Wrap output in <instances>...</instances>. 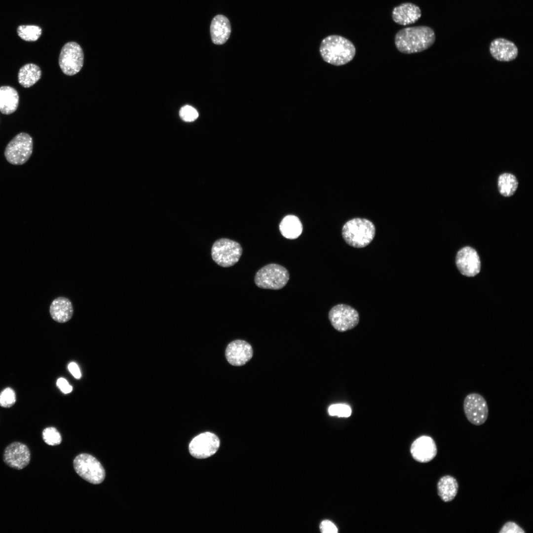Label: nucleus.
Masks as SVG:
<instances>
[{"mask_svg":"<svg viewBox=\"0 0 533 533\" xmlns=\"http://www.w3.org/2000/svg\"><path fill=\"white\" fill-rule=\"evenodd\" d=\"M435 40V34L430 27L418 26L401 29L395 35V45L404 54L417 53L430 47Z\"/></svg>","mask_w":533,"mask_h":533,"instance_id":"nucleus-1","label":"nucleus"},{"mask_svg":"<svg viewBox=\"0 0 533 533\" xmlns=\"http://www.w3.org/2000/svg\"><path fill=\"white\" fill-rule=\"evenodd\" d=\"M319 51L324 61L338 66L350 62L356 53L355 47L351 41L341 36L335 35L322 39Z\"/></svg>","mask_w":533,"mask_h":533,"instance_id":"nucleus-2","label":"nucleus"},{"mask_svg":"<svg viewBox=\"0 0 533 533\" xmlns=\"http://www.w3.org/2000/svg\"><path fill=\"white\" fill-rule=\"evenodd\" d=\"M376 232L374 224L364 218H354L346 222L342 228L345 242L354 248H364L373 240Z\"/></svg>","mask_w":533,"mask_h":533,"instance_id":"nucleus-3","label":"nucleus"},{"mask_svg":"<svg viewBox=\"0 0 533 533\" xmlns=\"http://www.w3.org/2000/svg\"><path fill=\"white\" fill-rule=\"evenodd\" d=\"M289 279V273L283 266L275 264L267 265L256 273L254 281L259 288L278 290L284 287Z\"/></svg>","mask_w":533,"mask_h":533,"instance_id":"nucleus-4","label":"nucleus"},{"mask_svg":"<svg viewBox=\"0 0 533 533\" xmlns=\"http://www.w3.org/2000/svg\"><path fill=\"white\" fill-rule=\"evenodd\" d=\"M33 139L26 133L16 135L7 145L4 152L6 160L10 164L21 165L29 159L33 152Z\"/></svg>","mask_w":533,"mask_h":533,"instance_id":"nucleus-5","label":"nucleus"},{"mask_svg":"<svg viewBox=\"0 0 533 533\" xmlns=\"http://www.w3.org/2000/svg\"><path fill=\"white\" fill-rule=\"evenodd\" d=\"M242 253L239 243L227 238H221L216 241L212 247L211 255L213 260L222 267H229L239 261Z\"/></svg>","mask_w":533,"mask_h":533,"instance_id":"nucleus-6","label":"nucleus"},{"mask_svg":"<svg viewBox=\"0 0 533 533\" xmlns=\"http://www.w3.org/2000/svg\"><path fill=\"white\" fill-rule=\"evenodd\" d=\"M74 467L77 474L87 482L101 483L105 478V471L101 463L94 457L81 454L74 460Z\"/></svg>","mask_w":533,"mask_h":533,"instance_id":"nucleus-7","label":"nucleus"},{"mask_svg":"<svg viewBox=\"0 0 533 533\" xmlns=\"http://www.w3.org/2000/svg\"><path fill=\"white\" fill-rule=\"evenodd\" d=\"M83 53L80 46L75 42H69L62 47L59 57V64L66 75L73 76L78 73L83 64Z\"/></svg>","mask_w":533,"mask_h":533,"instance_id":"nucleus-8","label":"nucleus"},{"mask_svg":"<svg viewBox=\"0 0 533 533\" xmlns=\"http://www.w3.org/2000/svg\"><path fill=\"white\" fill-rule=\"evenodd\" d=\"M328 317L333 327L339 332L353 329L359 321L357 311L345 304H338L332 307L329 312Z\"/></svg>","mask_w":533,"mask_h":533,"instance_id":"nucleus-9","label":"nucleus"},{"mask_svg":"<svg viewBox=\"0 0 533 533\" xmlns=\"http://www.w3.org/2000/svg\"><path fill=\"white\" fill-rule=\"evenodd\" d=\"M463 410L467 420L475 425H481L487 420L489 408L486 399L477 393L468 394L463 401Z\"/></svg>","mask_w":533,"mask_h":533,"instance_id":"nucleus-10","label":"nucleus"},{"mask_svg":"<svg viewBox=\"0 0 533 533\" xmlns=\"http://www.w3.org/2000/svg\"><path fill=\"white\" fill-rule=\"evenodd\" d=\"M220 446V440L214 434L206 432L194 437L189 445V451L193 457L205 458L216 453Z\"/></svg>","mask_w":533,"mask_h":533,"instance_id":"nucleus-11","label":"nucleus"},{"mask_svg":"<svg viewBox=\"0 0 533 533\" xmlns=\"http://www.w3.org/2000/svg\"><path fill=\"white\" fill-rule=\"evenodd\" d=\"M456 263L460 273L466 276H474L480 271L479 255L474 249L469 246L464 247L458 251Z\"/></svg>","mask_w":533,"mask_h":533,"instance_id":"nucleus-12","label":"nucleus"},{"mask_svg":"<svg viewBox=\"0 0 533 533\" xmlns=\"http://www.w3.org/2000/svg\"><path fill=\"white\" fill-rule=\"evenodd\" d=\"M30 459L31 453L28 447L22 443H12L4 450V462L14 469H23L29 464Z\"/></svg>","mask_w":533,"mask_h":533,"instance_id":"nucleus-13","label":"nucleus"},{"mask_svg":"<svg viewBox=\"0 0 533 533\" xmlns=\"http://www.w3.org/2000/svg\"><path fill=\"white\" fill-rule=\"evenodd\" d=\"M253 349L247 342L237 340L230 343L226 349V357L228 363L235 366L245 364L253 356Z\"/></svg>","mask_w":533,"mask_h":533,"instance_id":"nucleus-14","label":"nucleus"},{"mask_svg":"<svg viewBox=\"0 0 533 533\" xmlns=\"http://www.w3.org/2000/svg\"><path fill=\"white\" fill-rule=\"evenodd\" d=\"M412 456L416 461L425 463L436 456L437 449L434 440L430 436L423 435L416 439L411 447Z\"/></svg>","mask_w":533,"mask_h":533,"instance_id":"nucleus-15","label":"nucleus"},{"mask_svg":"<svg viewBox=\"0 0 533 533\" xmlns=\"http://www.w3.org/2000/svg\"><path fill=\"white\" fill-rule=\"evenodd\" d=\"M489 50L492 56L500 62L513 61L518 54V49L516 44L502 38L493 40L490 43Z\"/></svg>","mask_w":533,"mask_h":533,"instance_id":"nucleus-16","label":"nucleus"},{"mask_svg":"<svg viewBox=\"0 0 533 533\" xmlns=\"http://www.w3.org/2000/svg\"><path fill=\"white\" fill-rule=\"evenodd\" d=\"M421 11L417 5L405 2L395 7L392 12V18L396 23L405 26L416 22L421 17Z\"/></svg>","mask_w":533,"mask_h":533,"instance_id":"nucleus-17","label":"nucleus"},{"mask_svg":"<svg viewBox=\"0 0 533 533\" xmlns=\"http://www.w3.org/2000/svg\"><path fill=\"white\" fill-rule=\"evenodd\" d=\"M49 313L53 320L58 323H64L69 321L74 314L71 301L63 296L55 298L50 304Z\"/></svg>","mask_w":533,"mask_h":533,"instance_id":"nucleus-18","label":"nucleus"},{"mask_svg":"<svg viewBox=\"0 0 533 533\" xmlns=\"http://www.w3.org/2000/svg\"><path fill=\"white\" fill-rule=\"evenodd\" d=\"M231 26L229 20L223 15L215 16L210 25V34L212 42L217 45L225 43L229 37Z\"/></svg>","mask_w":533,"mask_h":533,"instance_id":"nucleus-19","label":"nucleus"},{"mask_svg":"<svg viewBox=\"0 0 533 533\" xmlns=\"http://www.w3.org/2000/svg\"><path fill=\"white\" fill-rule=\"evenodd\" d=\"M19 101L18 92L9 86L0 87V111L4 114H10L17 110Z\"/></svg>","mask_w":533,"mask_h":533,"instance_id":"nucleus-20","label":"nucleus"},{"mask_svg":"<svg viewBox=\"0 0 533 533\" xmlns=\"http://www.w3.org/2000/svg\"><path fill=\"white\" fill-rule=\"evenodd\" d=\"M437 489L438 495L445 502L453 500L457 495L458 485L455 478L451 475H445L439 480Z\"/></svg>","mask_w":533,"mask_h":533,"instance_id":"nucleus-21","label":"nucleus"},{"mask_svg":"<svg viewBox=\"0 0 533 533\" xmlns=\"http://www.w3.org/2000/svg\"><path fill=\"white\" fill-rule=\"evenodd\" d=\"M41 76V71L40 68L35 64L28 63L20 69L18 74V80L23 87L29 88L38 81Z\"/></svg>","mask_w":533,"mask_h":533,"instance_id":"nucleus-22","label":"nucleus"},{"mask_svg":"<svg viewBox=\"0 0 533 533\" xmlns=\"http://www.w3.org/2000/svg\"><path fill=\"white\" fill-rule=\"evenodd\" d=\"M281 234L285 238L294 239L298 238L303 231V226L299 219L292 215L285 216L279 225Z\"/></svg>","mask_w":533,"mask_h":533,"instance_id":"nucleus-23","label":"nucleus"},{"mask_svg":"<svg viewBox=\"0 0 533 533\" xmlns=\"http://www.w3.org/2000/svg\"><path fill=\"white\" fill-rule=\"evenodd\" d=\"M518 182L516 177L508 173L501 174L498 178V189L500 193L505 197L512 195L516 190Z\"/></svg>","mask_w":533,"mask_h":533,"instance_id":"nucleus-24","label":"nucleus"},{"mask_svg":"<svg viewBox=\"0 0 533 533\" xmlns=\"http://www.w3.org/2000/svg\"><path fill=\"white\" fill-rule=\"evenodd\" d=\"M17 33L19 37L27 41H35L40 37L41 29L36 25H22L18 26Z\"/></svg>","mask_w":533,"mask_h":533,"instance_id":"nucleus-25","label":"nucleus"},{"mask_svg":"<svg viewBox=\"0 0 533 533\" xmlns=\"http://www.w3.org/2000/svg\"><path fill=\"white\" fill-rule=\"evenodd\" d=\"M42 438L45 443L50 446L60 444L62 441L61 436L54 427H48L42 431Z\"/></svg>","mask_w":533,"mask_h":533,"instance_id":"nucleus-26","label":"nucleus"},{"mask_svg":"<svg viewBox=\"0 0 533 533\" xmlns=\"http://www.w3.org/2000/svg\"><path fill=\"white\" fill-rule=\"evenodd\" d=\"M16 402V394L10 387H6L0 393V406L4 408L12 406Z\"/></svg>","mask_w":533,"mask_h":533,"instance_id":"nucleus-27","label":"nucleus"},{"mask_svg":"<svg viewBox=\"0 0 533 533\" xmlns=\"http://www.w3.org/2000/svg\"><path fill=\"white\" fill-rule=\"evenodd\" d=\"M329 414L331 416H337L339 417H348L351 414L349 406L343 404H334L328 408Z\"/></svg>","mask_w":533,"mask_h":533,"instance_id":"nucleus-28","label":"nucleus"},{"mask_svg":"<svg viewBox=\"0 0 533 533\" xmlns=\"http://www.w3.org/2000/svg\"><path fill=\"white\" fill-rule=\"evenodd\" d=\"M179 115L183 120L186 122H191L197 119L198 116V113L193 107L189 105H186L181 108Z\"/></svg>","mask_w":533,"mask_h":533,"instance_id":"nucleus-29","label":"nucleus"},{"mask_svg":"<svg viewBox=\"0 0 533 533\" xmlns=\"http://www.w3.org/2000/svg\"><path fill=\"white\" fill-rule=\"evenodd\" d=\"M525 531L513 522L505 523L499 531V533H524Z\"/></svg>","mask_w":533,"mask_h":533,"instance_id":"nucleus-30","label":"nucleus"},{"mask_svg":"<svg viewBox=\"0 0 533 533\" xmlns=\"http://www.w3.org/2000/svg\"><path fill=\"white\" fill-rule=\"evenodd\" d=\"M321 531L323 533H336L338 529L336 525L329 520L322 521L320 525Z\"/></svg>","mask_w":533,"mask_h":533,"instance_id":"nucleus-31","label":"nucleus"},{"mask_svg":"<svg viewBox=\"0 0 533 533\" xmlns=\"http://www.w3.org/2000/svg\"><path fill=\"white\" fill-rule=\"evenodd\" d=\"M56 384L60 389L65 394L70 393L72 391V386L64 378H60L58 379Z\"/></svg>","mask_w":533,"mask_h":533,"instance_id":"nucleus-32","label":"nucleus"},{"mask_svg":"<svg viewBox=\"0 0 533 533\" xmlns=\"http://www.w3.org/2000/svg\"><path fill=\"white\" fill-rule=\"evenodd\" d=\"M68 370L72 375L76 379H79L81 377V372L78 365L75 362H71L68 365Z\"/></svg>","mask_w":533,"mask_h":533,"instance_id":"nucleus-33","label":"nucleus"}]
</instances>
